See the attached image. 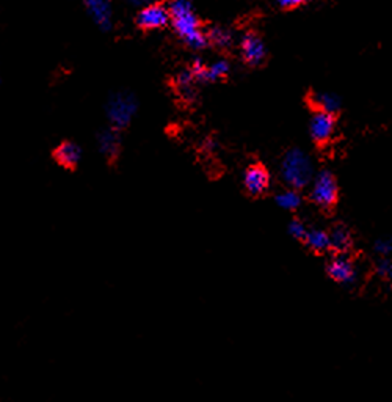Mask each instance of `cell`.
Masks as SVG:
<instances>
[{
  "instance_id": "obj_1",
  "label": "cell",
  "mask_w": 392,
  "mask_h": 402,
  "mask_svg": "<svg viewBox=\"0 0 392 402\" xmlns=\"http://www.w3.org/2000/svg\"><path fill=\"white\" fill-rule=\"evenodd\" d=\"M171 13V25L182 41L188 48L200 51L209 44L207 32L202 30L200 18L196 16L193 5L188 0H173L168 5Z\"/></svg>"
},
{
  "instance_id": "obj_2",
  "label": "cell",
  "mask_w": 392,
  "mask_h": 402,
  "mask_svg": "<svg viewBox=\"0 0 392 402\" xmlns=\"http://www.w3.org/2000/svg\"><path fill=\"white\" fill-rule=\"evenodd\" d=\"M280 175L287 187L296 190L305 189L315 176L313 159L300 148L289 150L281 159Z\"/></svg>"
},
{
  "instance_id": "obj_3",
  "label": "cell",
  "mask_w": 392,
  "mask_h": 402,
  "mask_svg": "<svg viewBox=\"0 0 392 402\" xmlns=\"http://www.w3.org/2000/svg\"><path fill=\"white\" fill-rule=\"evenodd\" d=\"M311 203L320 207L323 211H329L337 205L339 200V186L336 176L329 170H320L311 183L309 190Z\"/></svg>"
},
{
  "instance_id": "obj_4",
  "label": "cell",
  "mask_w": 392,
  "mask_h": 402,
  "mask_svg": "<svg viewBox=\"0 0 392 402\" xmlns=\"http://www.w3.org/2000/svg\"><path fill=\"white\" fill-rule=\"evenodd\" d=\"M137 112V99L129 91H118L107 103V118L115 129H126Z\"/></svg>"
},
{
  "instance_id": "obj_5",
  "label": "cell",
  "mask_w": 392,
  "mask_h": 402,
  "mask_svg": "<svg viewBox=\"0 0 392 402\" xmlns=\"http://www.w3.org/2000/svg\"><path fill=\"white\" fill-rule=\"evenodd\" d=\"M171 22V13L166 5L151 4L145 5L137 15V25L141 30H157L164 29Z\"/></svg>"
},
{
  "instance_id": "obj_6",
  "label": "cell",
  "mask_w": 392,
  "mask_h": 402,
  "mask_svg": "<svg viewBox=\"0 0 392 402\" xmlns=\"http://www.w3.org/2000/svg\"><path fill=\"white\" fill-rule=\"evenodd\" d=\"M242 183L248 195L262 197L270 187V173L262 164H251L243 171Z\"/></svg>"
},
{
  "instance_id": "obj_7",
  "label": "cell",
  "mask_w": 392,
  "mask_h": 402,
  "mask_svg": "<svg viewBox=\"0 0 392 402\" xmlns=\"http://www.w3.org/2000/svg\"><path fill=\"white\" fill-rule=\"evenodd\" d=\"M240 56L249 66H259L267 57V48L262 38L254 32H247L240 39Z\"/></svg>"
},
{
  "instance_id": "obj_8",
  "label": "cell",
  "mask_w": 392,
  "mask_h": 402,
  "mask_svg": "<svg viewBox=\"0 0 392 402\" xmlns=\"http://www.w3.org/2000/svg\"><path fill=\"white\" fill-rule=\"evenodd\" d=\"M327 273L336 283L350 286L356 281V267L346 253H337L327 266Z\"/></svg>"
},
{
  "instance_id": "obj_9",
  "label": "cell",
  "mask_w": 392,
  "mask_h": 402,
  "mask_svg": "<svg viewBox=\"0 0 392 402\" xmlns=\"http://www.w3.org/2000/svg\"><path fill=\"white\" fill-rule=\"evenodd\" d=\"M336 131V115L333 113L315 110V113L311 118L309 123V132L317 145L328 143L333 134Z\"/></svg>"
},
{
  "instance_id": "obj_10",
  "label": "cell",
  "mask_w": 392,
  "mask_h": 402,
  "mask_svg": "<svg viewBox=\"0 0 392 402\" xmlns=\"http://www.w3.org/2000/svg\"><path fill=\"white\" fill-rule=\"evenodd\" d=\"M88 15L96 24L98 29L103 32H109L113 24V11L110 0H82Z\"/></svg>"
},
{
  "instance_id": "obj_11",
  "label": "cell",
  "mask_w": 392,
  "mask_h": 402,
  "mask_svg": "<svg viewBox=\"0 0 392 402\" xmlns=\"http://www.w3.org/2000/svg\"><path fill=\"white\" fill-rule=\"evenodd\" d=\"M98 146H99V153L103 154L109 162H115V160L118 159L119 151H121L119 131L115 129V127H109V129H104L103 132H99Z\"/></svg>"
},
{
  "instance_id": "obj_12",
  "label": "cell",
  "mask_w": 392,
  "mask_h": 402,
  "mask_svg": "<svg viewBox=\"0 0 392 402\" xmlns=\"http://www.w3.org/2000/svg\"><path fill=\"white\" fill-rule=\"evenodd\" d=\"M53 159L58 165L65 167L67 170L76 169L80 159H82V150L74 142H62L53 150Z\"/></svg>"
},
{
  "instance_id": "obj_13",
  "label": "cell",
  "mask_w": 392,
  "mask_h": 402,
  "mask_svg": "<svg viewBox=\"0 0 392 402\" xmlns=\"http://www.w3.org/2000/svg\"><path fill=\"white\" fill-rule=\"evenodd\" d=\"M311 104L314 105L315 110L333 113V115H336V113L339 112L341 107H342L341 98L334 95V93H329V91L314 93V95L311 96Z\"/></svg>"
},
{
  "instance_id": "obj_14",
  "label": "cell",
  "mask_w": 392,
  "mask_h": 402,
  "mask_svg": "<svg viewBox=\"0 0 392 402\" xmlns=\"http://www.w3.org/2000/svg\"><path fill=\"white\" fill-rule=\"evenodd\" d=\"M329 242L331 250L336 253H347L353 245V239H351V233L347 226L336 225L329 231Z\"/></svg>"
},
{
  "instance_id": "obj_15",
  "label": "cell",
  "mask_w": 392,
  "mask_h": 402,
  "mask_svg": "<svg viewBox=\"0 0 392 402\" xmlns=\"http://www.w3.org/2000/svg\"><path fill=\"white\" fill-rule=\"evenodd\" d=\"M303 242H305L309 250H313L315 253H325L327 250L331 249L329 233L322 230V228H309Z\"/></svg>"
},
{
  "instance_id": "obj_16",
  "label": "cell",
  "mask_w": 392,
  "mask_h": 402,
  "mask_svg": "<svg viewBox=\"0 0 392 402\" xmlns=\"http://www.w3.org/2000/svg\"><path fill=\"white\" fill-rule=\"evenodd\" d=\"M275 201H276V205H278L284 211H296V209H300L303 205V197H301L300 190L292 189V187H287V189L276 193Z\"/></svg>"
},
{
  "instance_id": "obj_17",
  "label": "cell",
  "mask_w": 392,
  "mask_h": 402,
  "mask_svg": "<svg viewBox=\"0 0 392 402\" xmlns=\"http://www.w3.org/2000/svg\"><path fill=\"white\" fill-rule=\"evenodd\" d=\"M207 38H209V43L220 49H226L233 44L231 32L225 29V27H212V29H209Z\"/></svg>"
},
{
  "instance_id": "obj_18",
  "label": "cell",
  "mask_w": 392,
  "mask_h": 402,
  "mask_svg": "<svg viewBox=\"0 0 392 402\" xmlns=\"http://www.w3.org/2000/svg\"><path fill=\"white\" fill-rule=\"evenodd\" d=\"M229 71H231V66L226 62V60H217L212 65H209L207 68V82H217V80L225 79Z\"/></svg>"
},
{
  "instance_id": "obj_19",
  "label": "cell",
  "mask_w": 392,
  "mask_h": 402,
  "mask_svg": "<svg viewBox=\"0 0 392 402\" xmlns=\"http://www.w3.org/2000/svg\"><path fill=\"white\" fill-rule=\"evenodd\" d=\"M196 84V80L192 74L190 68L181 71L178 77H176V86H178V90L184 93V96L187 95H192L193 93V85Z\"/></svg>"
},
{
  "instance_id": "obj_20",
  "label": "cell",
  "mask_w": 392,
  "mask_h": 402,
  "mask_svg": "<svg viewBox=\"0 0 392 402\" xmlns=\"http://www.w3.org/2000/svg\"><path fill=\"white\" fill-rule=\"evenodd\" d=\"M308 230H309V228L305 223H303L300 219L290 220V223L287 226V233L294 239H299V240H305L306 234H308Z\"/></svg>"
},
{
  "instance_id": "obj_21",
  "label": "cell",
  "mask_w": 392,
  "mask_h": 402,
  "mask_svg": "<svg viewBox=\"0 0 392 402\" xmlns=\"http://www.w3.org/2000/svg\"><path fill=\"white\" fill-rule=\"evenodd\" d=\"M207 68L209 66L202 62V60H200V58L195 60L190 66V71H192V74H193L196 82H200V84L207 82Z\"/></svg>"
},
{
  "instance_id": "obj_22",
  "label": "cell",
  "mask_w": 392,
  "mask_h": 402,
  "mask_svg": "<svg viewBox=\"0 0 392 402\" xmlns=\"http://www.w3.org/2000/svg\"><path fill=\"white\" fill-rule=\"evenodd\" d=\"M374 250L378 254V257H389L392 253V239L391 238H380L375 240L374 244Z\"/></svg>"
},
{
  "instance_id": "obj_23",
  "label": "cell",
  "mask_w": 392,
  "mask_h": 402,
  "mask_svg": "<svg viewBox=\"0 0 392 402\" xmlns=\"http://www.w3.org/2000/svg\"><path fill=\"white\" fill-rule=\"evenodd\" d=\"M308 2H311V0H278L280 6H282V8H286V10L299 8V6L305 5V4H308Z\"/></svg>"
},
{
  "instance_id": "obj_24",
  "label": "cell",
  "mask_w": 392,
  "mask_h": 402,
  "mask_svg": "<svg viewBox=\"0 0 392 402\" xmlns=\"http://www.w3.org/2000/svg\"><path fill=\"white\" fill-rule=\"evenodd\" d=\"M215 148H217V143H215L212 138L206 140V150H209V151H214Z\"/></svg>"
},
{
  "instance_id": "obj_25",
  "label": "cell",
  "mask_w": 392,
  "mask_h": 402,
  "mask_svg": "<svg viewBox=\"0 0 392 402\" xmlns=\"http://www.w3.org/2000/svg\"><path fill=\"white\" fill-rule=\"evenodd\" d=\"M384 278L389 280V283L392 285V264H391V267H389V271L386 272V275H384Z\"/></svg>"
}]
</instances>
